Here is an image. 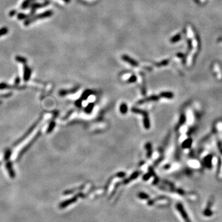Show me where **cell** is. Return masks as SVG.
Segmentation results:
<instances>
[{"mask_svg":"<svg viewBox=\"0 0 222 222\" xmlns=\"http://www.w3.org/2000/svg\"><path fill=\"white\" fill-rule=\"evenodd\" d=\"M53 14V12L51 11H46L44 12H43V13L40 14H38L37 16H33L32 18H29L28 19H27V20H25L24 22V25L25 26H27V25H30L31 23L33 22L34 21L36 20L37 19H43V18H48L49 16H51Z\"/></svg>","mask_w":222,"mask_h":222,"instance_id":"1","label":"cell"},{"mask_svg":"<svg viewBox=\"0 0 222 222\" xmlns=\"http://www.w3.org/2000/svg\"><path fill=\"white\" fill-rule=\"evenodd\" d=\"M176 207H177V209L178 210V211H179L180 215H181V217H182V218H183L184 221H185V222H191V220L189 219V216H188V215L187 214V213H186V212L185 211V209H184L183 205L181 204H180V203L177 204V205H176Z\"/></svg>","mask_w":222,"mask_h":222,"instance_id":"2","label":"cell"},{"mask_svg":"<svg viewBox=\"0 0 222 222\" xmlns=\"http://www.w3.org/2000/svg\"><path fill=\"white\" fill-rule=\"evenodd\" d=\"M40 120H38V121L36 122V123H35V124H33V126H32V127H31L30 128L29 130H28V132H27V133H25V134H24V136H22V137L21 138H20V139H19V140H18V141H16V142H15L14 144V145H13L14 146H17V145H18V144H19L20 143V142H21V141H22L23 140H24V139L25 138H27V136H28V134H30V133H31V132H32V131L33 130V129H34V128H35V126H36V125H37L38 123V122L40 121Z\"/></svg>","mask_w":222,"mask_h":222,"instance_id":"3","label":"cell"},{"mask_svg":"<svg viewBox=\"0 0 222 222\" xmlns=\"http://www.w3.org/2000/svg\"><path fill=\"white\" fill-rule=\"evenodd\" d=\"M38 136H39V133H38V134H37V135H36V136H35V137L34 138H33V140H32V141H31V142H29V143H28V144H27V146H25V148H24V149H23L20 152V153H19V156H18V160H19V159H20V157H21L24 154V153H25V152L27 151L28 150V149H29L30 147L31 146H32V145L33 144V142H34V141H36V139H37V138L38 137Z\"/></svg>","mask_w":222,"mask_h":222,"instance_id":"4","label":"cell"},{"mask_svg":"<svg viewBox=\"0 0 222 222\" xmlns=\"http://www.w3.org/2000/svg\"><path fill=\"white\" fill-rule=\"evenodd\" d=\"M78 196H79V195H76V196L73 197L72 198L70 199L67 200V201H64V202H62V203H61V204L59 205V207H60V208H61V209H64V208L66 207L67 206H68L69 205H71V204H72L74 203V202H75L77 200Z\"/></svg>","mask_w":222,"mask_h":222,"instance_id":"5","label":"cell"},{"mask_svg":"<svg viewBox=\"0 0 222 222\" xmlns=\"http://www.w3.org/2000/svg\"><path fill=\"white\" fill-rule=\"evenodd\" d=\"M31 73H32V71H31L30 68L27 65H25L24 67V81H27L30 78Z\"/></svg>","mask_w":222,"mask_h":222,"instance_id":"6","label":"cell"},{"mask_svg":"<svg viewBox=\"0 0 222 222\" xmlns=\"http://www.w3.org/2000/svg\"><path fill=\"white\" fill-rule=\"evenodd\" d=\"M6 167L7 170H8L9 175L10 177L12 178H14L16 177V173H15L13 167H12V163L11 162H8L6 164Z\"/></svg>","mask_w":222,"mask_h":222,"instance_id":"7","label":"cell"},{"mask_svg":"<svg viewBox=\"0 0 222 222\" xmlns=\"http://www.w3.org/2000/svg\"><path fill=\"white\" fill-rule=\"evenodd\" d=\"M122 59L123 60H124L125 61L127 62L130 63L132 65H133V66H137L138 65V63L136 62V61H135L134 60L132 59V58H130V57H128V56H126V55H124L122 56Z\"/></svg>","mask_w":222,"mask_h":222,"instance_id":"8","label":"cell"},{"mask_svg":"<svg viewBox=\"0 0 222 222\" xmlns=\"http://www.w3.org/2000/svg\"><path fill=\"white\" fill-rule=\"evenodd\" d=\"M192 142H193V140H192L191 138L187 139V140H185L183 142V143L182 144V147L183 148H189L191 146Z\"/></svg>","mask_w":222,"mask_h":222,"instance_id":"9","label":"cell"},{"mask_svg":"<svg viewBox=\"0 0 222 222\" xmlns=\"http://www.w3.org/2000/svg\"><path fill=\"white\" fill-rule=\"evenodd\" d=\"M33 0H24V2L22 3L21 5V8L23 9H27V8H28L30 4V3L33 1Z\"/></svg>","mask_w":222,"mask_h":222,"instance_id":"10","label":"cell"},{"mask_svg":"<svg viewBox=\"0 0 222 222\" xmlns=\"http://www.w3.org/2000/svg\"><path fill=\"white\" fill-rule=\"evenodd\" d=\"M160 96L165 98L171 99L173 98V94L172 93H170V92H163V93H161Z\"/></svg>","mask_w":222,"mask_h":222,"instance_id":"11","label":"cell"},{"mask_svg":"<svg viewBox=\"0 0 222 222\" xmlns=\"http://www.w3.org/2000/svg\"><path fill=\"white\" fill-rule=\"evenodd\" d=\"M11 156V150L10 149H7L4 152V160H8Z\"/></svg>","mask_w":222,"mask_h":222,"instance_id":"12","label":"cell"},{"mask_svg":"<svg viewBox=\"0 0 222 222\" xmlns=\"http://www.w3.org/2000/svg\"><path fill=\"white\" fill-rule=\"evenodd\" d=\"M30 15L25 14L24 13H19L18 14V19L19 20H24V19H27L30 18Z\"/></svg>","mask_w":222,"mask_h":222,"instance_id":"13","label":"cell"},{"mask_svg":"<svg viewBox=\"0 0 222 222\" xmlns=\"http://www.w3.org/2000/svg\"><path fill=\"white\" fill-rule=\"evenodd\" d=\"M16 60L18 62L20 63H23V64H25V63L27 62V59L25 58V57H22V56H17L16 57Z\"/></svg>","mask_w":222,"mask_h":222,"instance_id":"14","label":"cell"},{"mask_svg":"<svg viewBox=\"0 0 222 222\" xmlns=\"http://www.w3.org/2000/svg\"><path fill=\"white\" fill-rule=\"evenodd\" d=\"M159 100V97L157 96H151L150 98H147L146 99L144 100H142V101H140V103H142L144 102H146V101H157Z\"/></svg>","mask_w":222,"mask_h":222,"instance_id":"15","label":"cell"},{"mask_svg":"<svg viewBox=\"0 0 222 222\" xmlns=\"http://www.w3.org/2000/svg\"><path fill=\"white\" fill-rule=\"evenodd\" d=\"M8 32H9V30L6 27H2V28H0V37L6 35L7 33H8Z\"/></svg>","mask_w":222,"mask_h":222,"instance_id":"16","label":"cell"},{"mask_svg":"<svg viewBox=\"0 0 222 222\" xmlns=\"http://www.w3.org/2000/svg\"><path fill=\"white\" fill-rule=\"evenodd\" d=\"M138 196L139 197V198L141 199H148L149 197V195L144 193H140L138 194Z\"/></svg>","mask_w":222,"mask_h":222,"instance_id":"17","label":"cell"},{"mask_svg":"<svg viewBox=\"0 0 222 222\" xmlns=\"http://www.w3.org/2000/svg\"><path fill=\"white\" fill-rule=\"evenodd\" d=\"M126 111H127V106H126V105L125 103H124V104H122L120 106V112L122 114H125L126 112Z\"/></svg>","mask_w":222,"mask_h":222,"instance_id":"18","label":"cell"},{"mask_svg":"<svg viewBox=\"0 0 222 222\" xmlns=\"http://www.w3.org/2000/svg\"><path fill=\"white\" fill-rule=\"evenodd\" d=\"M10 86L8 84H7L6 83H0V89H8L10 88Z\"/></svg>","mask_w":222,"mask_h":222,"instance_id":"19","label":"cell"},{"mask_svg":"<svg viewBox=\"0 0 222 222\" xmlns=\"http://www.w3.org/2000/svg\"><path fill=\"white\" fill-rule=\"evenodd\" d=\"M211 159L212 157L211 156H209V157H206V159H205V164L207 167H210L211 166Z\"/></svg>","mask_w":222,"mask_h":222,"instance_id":"20","label":"cell"},{"mask_svg":"<svg viewBox=\"0 0 222 222\" xmlns=\"http://www.w3.org/2000/svg\"><path fill=\"white\" fill-rule=\"evenodd\" d=\"M146 149H148V156H151V149H152V148H151V144L150 143H148L147 144V145H146Z\"/></svg>","mask_w":222,"mask_h":222,"instance_id":"21","label":"cell"},{"mask_svg":"<svg viewBox=\"0 0 222 222\" xmlns=\"http://www.w3.org/2000/svg\"><path fill=\"white\" fill-rule=\"evenodd\" d=\"M91 93L92 92L90 90H87L85 92V93H83V98H88V96H89V95H90L91 94Z\"/></svg>","mask_w":222,"mask_h":222,"instance_id":"22","label":"cell"},{"mask_svg":"<svg viewBox=\"0 0 222 222\" xmlns=\"http://www.w3.org/2000/svg\"><path fill=\"white\" fill-rule=\"evenodd\" d=\"M185 120H186V118H185V116L184 115H181V118H180V123H179V125H178V126H180V125H182V124H183V123L185 122Z\"/></svg>","mask_w":222,"mask_h":222,"instance_id":"23","label":"cell"},{"mask_svg":"<svg viewBox=\"0 0 222 222\" xmlns=\"http://www.w3.org/2000/svg\"><path fill=\"white\" fill-rule=\"evenodd\" d=\"M136 80V77L135 76H132V77L130 79V80H128V82H130V83L134 82Z\"/></svg>","mask_w":222,"mask_h":222,"instance_id":"24","label":"cell"},{"mask_svg":"<svg viewBox=\"0 0 222 222\" xmlns=\"http://www.w3.org/2000/svg\"><path fill=\"white\" fill-rule=\"evenodd\" d=\"M16 13H17V12H16V10H12V11H11L9 12V16L10 17H12V16H14Z\"/></svg>","mask_w":222,"mask_h":222,"instance_id":"25","label":"cell"},{"mask_svg":"<svg viewBox=\"0 0 222 222\" xmlns=\"http://www.w3.org/2000/svg\"><path fill=\"white\" fill-rule=\"evenodd\" d=\"M20 78H19V77H17L16 79H15L14 85H19V83H20Z\"/></svg>","mask_w":222,"mask_h":222,"instance_id":"26","label":"cell"},{"mask_svg":"<svg viewBox=\"0 0 222 222\" xmlns=\"http://www.w3.org/2000/svg\"><path fill=\"white\" fill-rule=\"evenodd\" d=\"M54 126H55V123H54V122L53 123H51V124L50 126H49V128H48V132H51V131L52 130Z\"/></svg>","mask_w":222,"mask_h":222,"instance_id":"27","label":"cell"},{"mask_svg":"<svg viewBox=\"0 0 222 222\" xmlns=\"http://www.w3.org/2000/svg\"><path fill=\"white\" fill-rule=\"evenodd\" d=\"M63 1H64L66 2V3H69V2L71 1V0H63Z\"/></svg>","mask_w":222,"mask_h":222,"instance_id":"28","label":"cell"},{"mask_svg":"<svg viewBox=\"0 0 222 222\" xmlns=\"http://www.w3.org/2000/svg\"><path fill=\"white\" fill-rule=\"evenodd\" d=\"M0 165H1V162H0Z\"/></svg>","mask_w":222,"mask_h":222,"instance_id":"29","label":"cell"}]
</instances>
